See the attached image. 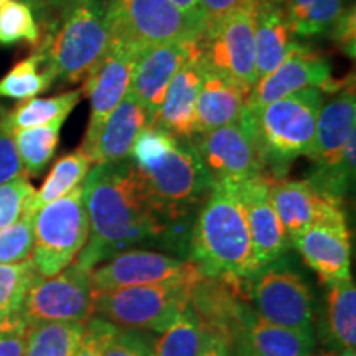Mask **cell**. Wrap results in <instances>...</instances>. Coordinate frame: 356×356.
Instances as JSON below:
<instances>
[{
    "instance_id": "cell-1",
    "label": "cell",
    "mask_w": 356,
    "mask_h": 356,
    "mask_svg": "<svg viewBox=\"0 0 356 356\" xmlns=\"http://www.w3.org/2000/svg\"><path fill=\"white\" fill-rule=\"evenodd\" d=\"M89 236L76 257V266L92 270L129 248L162 243L168 248H190L186 222L168 225L155 213L142 177L131 160L92 165L83 180Z\"/></svg>"
},
{
    "instance_id": "cell-2",
    "label": "cell",
    "mask_w": 356,
    "mask_h": 356,
    "mask_svg": "<svg viewBox=\"0 0 356 356\" xmlns=\"http://www.w3.org/2000/svg\"><path fill=\"white\" fill-rule=\"evenodd\" d=\"M191 261L207 277L249 282L259 267L246 213L231 185H213L190 234Z\"/></svg>"
},
{
    "instance_id": "cell-3",
    "label": "cell",
    "mask_w": 356,
    "mask_h": 356,
    "mask_svg": "<svg viewBox=\"0 0 356 356\" xmlns=\"http://www.w3.org/2000/svg\"><path fill=\"white\" fill-rule=\"evenodd\" d=\"M111 43L106 0H78L48 25L37 50L53 79L78 83L86 79Z\"/></svg>"
},
{
    "instance_id": "cell-4",
    "label": "cell",
    "mask_w": 356,
    "mask_h": 356,
    "mask_svg": "<svg viewBox=\"0 0 356 356\" xmlns=\"http://www.w3.org/2000/svg\"><path fill=\"white\" fill-rule=\"evenodd\" d=\"M323 95L320 89H304L282 99L248 109L264 167L274 178H286L292 162L310 157Z\"/></svg>"
},
{
    "instance_id": "cell-5",
    "label": "cell",
    "mask_w": 356,
    "mask_h": 356,
    "mask_svg": "<svg viewBox=\"0 0 356 356\" xmlns=\"http://www.w3.org/2000/svg\"><path fill=\"white\" fill-rule=\"evenodd\" d=\"M356 95L353 79L346 81L337 96L322 104L317 119L310 160L314 170L307 181L323 197L340 200L355 181Z\"/></svg>"
},
{
    "instance_id": "cell-6",
    "label": "cell",
    "mask_w": 356,
    "mask_h": 356,
    "mask_svg": "<svg viewBox=\"0 0 356 356\" xmlns=\"http://www.w3.org/2000/svg\"><path fill=\"white\" fill-rule=\"evenodd\" d=\"M136 170L155 213L168 225L188 222L215 185L190 140L177 139L167 152Z\"/></svg>"
},
{
    "instance_id": "cell-7",
    "label": "cell",
    "mask_w": 356,
    "mask_h": 356,
    "mask_svg": "<svg viewBox=\"0 0 356 356\" xmlns=\"http://www.w3.org/2000/svg\"><path fill=\"white\" fill-rule=\"evenodd\" d=\"M203 274L165 282L96 292L95 312L119 328L162 333L190 305L191 292Z\"/></svg>"
},
{
    "instance_id": "cell-8",
    "label": "cell",
    "mask_w": 356,
    "mask_h": 356,
    "mask_svg": "<svg viewBox=\"0 0 356 356\" xmlns=\"http://www.w3.org/2000/svg\"><path fill=\"white\" fill-rule=\"evenodd\" d=\"M89 236L83 184L33 215L32 261L42 277H51L76 259Z\"/></svg>"
},
{
    "instance_id": "cell-9",
    "label": "cell",
    "mask_w": 356,
    "mask_h": 356,
    "mask_svg": "<svg viewBox=\"0 0 356 356\" xmlns=\"http://www.w3.org/2000/svg\"><path fill=\"white\" fill-rule=\"evenodd\" d=\"M254 7L256 0H251L221 19L208 22L198 40L204 66L233 79L246 91L257 81Z\"/></svg>"
},
{
    "instance_id": "cell-10",
    "label": "cell",
    "mask_w": 356,
    "mask_h": 356,
    "mask_svg": "<svg viewBox=\"0 0 356 356\" xmlns=\"http://www.w3.org/2000/svg\"><path fill=\"white\" fill-rule=\"evenodd\" d=\"M111 37L147 47L200 37L203 32L172 0H106Z\"/></svg>"
},
{
    "instance_id": "cell-11",
    "label": "cell",
    "mask_w": 356,
    "mask_h": 356,
    "mask_svg": "<svg viewBox=\"0 0 356 356\" xmlns=\"http://www.w3.org/2000/svg\"><path fill=\"white\" fill-rule=\"evenodd\" d=\"M190 142L218 185H239L266 173L248 108L238 124L197 134Z\"/></svg>"
},
{
    "instance_id": "cell-12",
    "label": "cell",
    "mask_w": 356,
    "mask_h": 356,
    "mask_svg": "<svg viewBox=\"0 0 356 356\" xmlns=\"http://www.w3.org/2000/svg\"><path fill=\"white\" fill-rule=\"evenodd\" d=\"M254 312L279 327L314 333V299L299 274L284 266L269 264L252 275L248 286Z\"/></svg>"
},
{
    "instance_id": "cell-13",
    "label": "cell",
    "mask_w": 356,
    "mask_h": 356,
    "mask_svg": "<svg viewBox=\"0 0 356 356\" xmlns=\"http://www.w3.org/2000/svg\"><path fill=\"white\" fill-rule=\"evenodd\" d=\"M96 291L91 270L68 266L51 277H40L26 293L22 315L26 322H81L95 314Z\"/></svg>"
},
{
    "instance_id": "cell-14",
    "label": "cell",
    "mask_w": 356,
    "mask_h": 356,
    "mask_svg": "<svg viewBox=\"0 0 356 356\" xmlns=\"http://www.w3.org/2000/svg\"><path fill=\"white\" fill-rule=\"evenodd\" d=\"M140 51L142 48L136 44L111 37L108 50L88 74L83 91H86L91 102V115L83 145L79 147L88 157L106 119L129 92L134 66Z\"/></svg>"
},
{
    "instance_id": "cell-15",
    "label": "cell",
    "mask_w": 356,
    "mask_h": 356,
    "mask_svg": "<svg viewBox=\"0 0 356 356\" xmlns=\"http://www.w3.org/2000/svg\"><path fill=\"white\" fill-rule=\"evenodd\" d=\"M293 248L328 286L351 277L350 231L340 200H323L315 221L299 236Z\"/></svg>"
},
{
    "instance_id": "cell-16",
    "label": "cell",
    "mask_w": 356,
    "mask_h": 356,
    "mask_svg": "<svg viewBox=\"0 0 356 356\" xmlns=\"http://www.w3.org/2000/svg\"><path fill=\"white\" fill-rule=\"evenodd\" d=\"M345 83H338L332 78V66L328 60L307 44L297 42L277 68L257 79L249 91L246 108L249 111L259 109L293 92L312 88L337 92Z\"/></svg>"
},
{
    "instance_id": "cell-17",
    "label": "cell",
    "mask_w": 356,
    "mask_h": 356,
    "mask_svg": "<svg viewBox=\"0 0 356 356\" xmlns=\"http://www.w3.org/2000/svg\"><path fill=\"white\" fill-rule=\"evenodd\" d=\"M202 274L193 261H184L162 252L131 249L115 254L91 270L96 292L149 286L165 280Z\"/></svg>"
},
{
    "instance_id": "cell-18",
    "label": "cell",
    "mask_w": 356,
    "mask_h": 356,
    "mask_svg": "<svg viewBox=\"0 0 356 356\" xmlns=\"http://www.w3.org/2000/svg\"><path fill=\"white\" fill-rule=\"evenodd\" d=\"M198 38H185L147 47L137 58L129 92L140 102L150 126L157 121L168 84L191 53L197 50Z\"/></svg>"
},
{
    "instance_id": "cell-19",
    "label": "cell",
    "mask_w": 356,
    "mask_h": 356,
    "mask_svg": "<svg viewBox=\"0 0 356 356\" xmlns=\"http://www.w3.org/2000/svg\"><path fill=\"white\" fill-rule=\"evenodd\" d=\"M231 186L238 193L244 213H246L257 267L262 269V267L274 264L286 254L291 243L270 202L266 173Z\"/></svg>"
},
{
    "instance_id": "cell-20",
    "label": "cell",
    "mask_w": 356,
    "mask_h": 356,
    "mask_svg": "<svg viewBox=\"0 0 356 356\" xmlns=\"http://www.w3.org/2000/svg\"><path fill=\"white\" fill-rule=\"evenodd\" d=\"M202 78L203 61L198 43L197 50L191 53L168 84L155 121L157 126L165 129L177 139L190 140L195 136V109Z\"/></svg>"
},
{
    "instance_id": "cell-21",
    "label": "cell",
    "mask_w": 356,
    "mask_h": 356,
    "mask_svg": "<svg viewBox=\"0 0 356 356\" xmlns=\"http://www.w3.org/2000/svg\"><path fill=\"white\" fill-rule=\"evenodd\" d=\"M248 96L249 91L243 86L203 63V78L195 109V136L238 124L246 113Z\"/></svg>"
},
{
    "instance_id": "cell-22",
    "label": "cell",
    "mask_w": 356,
    "mask_h": 356,
    "mask_svg": "<svg viewBox=\"0 0 356 356\" xmlns=\"http://www.w3.org/2000/svg\"><path fill=\"white\" fill-rule=\"evenodd\" d=\"M312 348L314 333L266 322L251 307L231 346V356H307Z\"/></svg>"
},
{
    "instance_id": "cell-23",
    "label": "cell",
    "mask_w": 356,
    "mask_h": 356,
    "mask_svg": "<svg viewBox=\"0 0 356 356\" xmlns=\"http://www.w3.org/2000/svg\"><path fill=\"white\" fill-rule=\"evenodd\" d=\"M145 126H150V122L144 108L131 92H127L118 108L106 119L89 152L92 165L127 160L134 142Z\"/></svg>"
},
{
    "instance_id": "cell-24",
    "label": "cell",
    "mask_w": 356,
    "mask_h": 356,
    "mask_svg": "<svg viewBox=\"0 0 356 356\" xmlns=\"http://www.w3.org/2000/svg\"><path fill=\"white\" fill-rule=\"evenodd\" d=\"M266 177L270 202L289 243L293 246L299 236L315 221L323 200L328 197L320 195L307 180Z\"/></svg>"
},
{
    "instance_id": "cell-25",
    "label": "cell",
    "mask_w": 356,
    "mask_h": 356,
    "mask_svg": "<svg viewBox=\"0 0 356 356\" xmlns=\"http://www.w3.org/2000/svg\"><path fill=\"white\" fill-rule=\"evenodd\" d=\"M256 74L261 79L286 60L297 43L286 19L284 3L256 0L254 7Z\"/></svg>"
},
{
    "instance_id": "cell-26",
    "label": "cell",
    "mask_w": 356,
    "mask_h": 356,
    "mask_svg": "<svg viewBox=\"0 0 356 356\" xmlns=\"http://www.w3.org/2000/svg\"><path fill=\"white\" fill-rule=\"evenodd\" d=\"M345 10V0H286L284 12L293 38L327 37Z\"/></svg>"
},
{
    "instance_id": "cell-27",
    "label": "cell",
    "mask_w": 356,
    "mask_h": 356,
    "mask_svg": "<svg viewBox=\"0 0 356 356\" xmlns=\"http://www.w3.org/2000/svg\"><path fill=\"white\" fill-rule=\"evenodd\" d=\"M327 345L335 350H355L356 346V287L353 279L330 286L327 307Z\"/></svg>"
},
{
    "instance_id": "cell-28",
    "label": "cell",
    "mask_w": 356,
    "mask_h": 356,
    "mask_svg": "<svg viewBox=\"0 0 356 356\" xmlns=\"http://www.w3.org/2000/svg\"><path fill=\"white\" fill-rule=\"evenodd\" d=\"M83 97V89L63 92L53 97H32L20 102L10 113L3 114V122L10 131L43 126L53 121H65Z\"/></svg>"
},
{
    "instance_id": "cell-29",
    "label": "cell",
    "mask_w": 356,
    "mask_h": 356,
    "mask_svg": "<svg viewBox=\"0 0 356 356\" xmlns=\"http://www.w3.org/2000/svg\"><path fill=\"white\" fill-rule=\"evenodd\" d=\"M81 322H29L25 356H71L81 340Z\"/></svg>"
},
{
    "instance_id": "cell-30",
    "label": "cell",
    "mask_w": 356,
    "mask_h": 356,
    "mask_svg": "<svg viewBox=\"0 0 356 356\" xmlns=\"http://www.w3.org/2000/svg\"><path fill=\"white\" fill-rule=\"evenodd\" d=\"M92 162L81 149L66 154L53 165L51 172L48 173L47 180L43 181L42 188L35 191L30 213H37L44 204L55 202V200L65 197L71 190L83 184L88 172L91 170Z\"/></svg>"
},
{
    "instance_id": "cell-31",
    "label": "cell",
    "mask_w": 356,
    "mask_h": 356,
    "mask_svg": "<svg viewBox=\"0 0 356 356\" xmlns=\"http://www.w3.org/2000/svg\"><path fill=\"white\" fill-rule=\"evenodd\" d=\"M65 121H53L43 126L13 131L17 152H19L25 175H40L50 163L60 140L61 126Z\"/></svg>"
},
{
    "instance_id": "cell-32",
    "label": "cell",
    "mask_w": 356,
    "mask_h": 356,
    "mask_svg": "<svg viewBox=\"0 0 356 356\" xmlns=\"http://www.w3.org/2000/svg\"><path fill=\"white\" fill-rule=\"evenodd\" d=\"M204 338L207 332L188 305L154 341L150 356H200Z\"/></svg>"
},
{
    "instance_id": "cell-33",
    "label": "cell",
    "mask_w": 356,
    "mask_h": 356,
    "mask_svg": "<svg viewBox=\"0 0 356 356\" xmlns=\"http://www.w3.org/2000/svg\"><path fill=\"white\" fill-rule=\"evenodd\" d=\"M55 81L38 51L17 63L0 79V99H32Z\"/></svg>"
},
{
    "instance_id": "cell-34",
    "label": "cell",
    "mask_w": 356,
    "mask_h": 356,
    "mask_svg": "<svg viewBox=\"0 0 356 356\" xmlns=\"http://www.w3.org/2000/svg\"><path fill=\"white\" fill-rule=\"evenodd\" d=\"M38 277L32 257L17 264H0V310L7 315L22 314L26 293Z\"/></svg>"
},
{
    "instance_id": "cell-35",
    "label": "cell",
    "mask_w": 356,
    "mask_h": 356,
    "mask_svg": "<svg viewBox=\"0 0 356 356\" xmlns=\"http://www.w3.org/2000/svg\"><path fill=\"white\" fill-rule=\"evenodd\" d=\"M40 25L29 3L8 0L0 7V44L12 47L17 43H40Z\"/></svg>"
},
{
    "instance_id": "cell-36",
    "label": "cell",
    "mask_w": 356,
    "mask_h": 356,
    "mask_svg": "<svg viewBox=\"0 0 356 356\" xmlns=\"http://www.w3.org/2000/svg\"><path fill=\"white\" fill-rule=\"evenodd\" d=\"M33 249V213L0 229V264H17L29 259Z\"/></svg>"
},
{
    "instance_id": "cell-37",
    "label": "cell",
    "mask_w": 356,
    "mask_h": 356,
    "mask_svg": "<svg viewBox=\"0 0 356 356\" xmlns=\"http://www.w3.org/2000/svg\"><path fill=\"white\" fill-rule=\"evenodd\" d=\"M35 190L29 178L19 175L0 185V229L7 228L12 222L30 211Z\"/></svg>"
},
{
    "instance_id": "cell-38",
    "label": "cell",
    "mask_w": 356,
    "mask_h": 356,
    "mask_svg": "<svg viewBox=\"0 0 356 356\" xmlns=\"http://www.w3.org/2000/svg\"><path fill=\"white\" fill-rule=\"evenodd\" d=\"M152 345L139 332L115 327L113 335L102 350V356H150Z\"/></svg>"
},
{
    "instance_id": "cell-39",
    "label": "cell",
    "mask_w": 356,
    "mask_h": 356,
    "mask_svg": "<svg viewBox=\"0 0 356 356\" xmlns=\"http://www.w3.org/2000/svg\"><path fill=\"white\" fill-rule=\"evenodd\" d=\"M114 330L115 325L109 323L108 320L101 317L89 318L84 325L81 340L71 356H102V350Z\"/></svg>"
},
{
    "instance_id": "cell-40",
    "label": "cell",
    "mask_w": 356,
    "mask_h": 356,
    "mask_svg": "<svg viewBox=\"0 0 356 356\" xmlns=\"http://www.w3.org/2000/svg\"><path fill=\"white\" fill-rule=\"evenodd\" d=\"M3 114L6 113L0 111V185L25 173L13 140V132L3 122Z\"/></svg>"
},
{
    "instance_id": "cell-41",
    "label": "cell",
    "mask_w": 356,
    "mask_h": 356,
    "mask_svg": "<svg viewBox=\"0 0 356 356\" xmlns=\"http://www.w3.org/2000/svg\"><path fill=\"white\" fill-rule=\"evenodd\" d=\"M26 318L13 315L3 328H0V356H25Z\"/></svg>"
},
{
    "instance_id": "cell-42",
    "label": "cell",
    "mask_w": 356,
    "mask_h": 356,
    "mask_svg": "<svg viewBox=\"0 0 356 356\" xmlns=\"http://www.w3.org/2000/svg\"><path fill=\"white\" fill-rule=\"evenodd\" d=\"M355 8L351 7L345 8L330 33V37L351 56H355Z\"/></svg>"
},
{
    "instance_id": "cell-43",
    "label": "cell",
    "mask_w": 356,
    "mask_h": 356,
    "mask_svg": "<svg viewBox=\"0 0 356 356\" xmlns=\"http://www.w3.org/2000/svg\"><path fill=\"white\" fill-rule=\"evenodd\" d=\"M251 0H202L203 10L207 13V24L216 19H221L226 13L236 10Z\"/></svg>"
},
{
    "instance_id": "cell-44",
    "label": "cell",
    "mask_w": 356,
    "mask_h": 356,
    "mask_svg": "<svg viewBox=\"0 0 356 356\" xmlns=\"http://www.w3.org/2000/svg\"><path fill=\"white\" fill-rule=\"evenodd\" d=\"M180 8L181 13L193 24L200 32H203L207 26V13L203 10L202 0H172Z\"/></svg>"
},
{
    "instance_id": "cell-45",
    "label": "cell",
    "mask_w": 356,
    "mask_h": 356,
    "mask_svg": "<svg viewBox=\"0 0 356 356\" xmlns=\"http://www.w3.org/2000/svg\"><path fill=\"white\" fill-rule=\"evenodd\" d=\"M200 356H231L229 341L225 340V338L220 335L207 333L204 345H203Z\"/></svg>"
},
{
    "instance_id": "cell-46",
    "label": "cell",
    "mask_w": 356,
    "mask_h": 356,
    "mask_svg": "<svg viewBox=\"0 0 356 356\" xmlns=\"http://www.w3.org/2000/svg\"><path fill=\"white\" fill-rule=\"evenodd\" d=\"M74 2H78V0H42L43 13H44L43 20H47L48 12H51V10L61 12V10H65V8H68L70 6H73Z\"/></svg>"
},
{
    "instance_id": "cell-47",
    "label": "cell",
    "mask_w": 356,
    "mask_h": 356,
    "mask_svg": "<svg viewBox=\"0 0 356 356\" xmlns=\"http://www.w3.org/2000/svg\"><path fill=\"white\" fill-rule=\"evenodd\" d=\"M20 2H25V3H29L30 7H32V10H33V13H35V17H40V19L43 20V6H42V0H20Z\"/></svg>"
},
{
    "instance_id": "cell-48",
    "label": "cell",
    "mask_w": 356,
    "mask_h": 356,
    "mask_svg": "<svg viewBox=\"0 0 356 356\" xmlns=\"http://www.w3.org/2000/svg\"><path fill=\"white\" fill-rule=\"evenodd\" d=\"M20 315V314H19ZM13 317V315H7V314H3L2 310H0V328H3L7 325V322L8 320H10Z\"/></svg>"
},
{
    "instance_id": "cell-49",
    "label": "cell",
    "mask_w": 356,
    "mask_h": 356,
    "mask_svg": "<svg viewBox=\"0 0 356 356\" xmlns=\"http://www.w3.org/2000/svg\"><path fill=\"white\" fill-rule=\"evenodd\" d=\"M340 356H356V353H355V350H343Z\"/></svg>"
},
{
    "instance_id": "cell-50",
    "label": "cell",
    "mask_w": 356,
    "mask_h": 356,
    "mask_svg": "<svg viewBox=\"0 0 356 356\" xmlns=\"http://www.w3.org/2000/svg\"><path fill=\"white\" fill-rule=\"evenodd\" d=\"M7 2H8V0H0V7H2L3 3H7Z\"/></svg>"
},
{
    "instance_id": "cell-51",
    "label": "cell",
    "mask_w": 356,
    "mask_h": 356,
    "mask_svg": "<svg viewBox=\"0 0 356 356\" xmlns=\"http://www.w3.org/2000/svg\"><path fill=\"white\" fill-rule=\"evenodd\" d=\"M274 2H279V3H284V2H286V0H274Z\"/></svg>"
},
{
    "instance_id": "cell-52",
    "label": "cell",
    "mask_w": 356,
    "mask_h": 356,
    "mask_svg": "<svg viewBox=\"0 0 356 356\" xmlns=\"http://www.w3.org/2000/svg\"><path fill=\"white\" fill-rule=\"evenodd\" d=\"M307 356H310V355H307Z\"/></svg>"
}]
</instances>
